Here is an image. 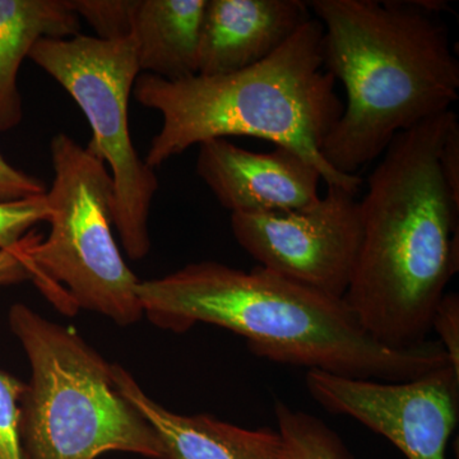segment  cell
<instances>
[{"mask_svg":"<svg viewBox=\"0 0 459 459\" xmlns=\"http://www.w3.org/2000/svg\"><path fill=\"white\" fill-rule=\"evenodd\" d=\"M453 110L395 135L360 201L362 238L343 301L374 340L403 350L429 341L459 267V201L440 169Z\"/></svg>","mask_w":459,"mask_h":459,"instance_id":"1","label":"cell"},{"mask_svg":"<svg viewBox=\"0 0 459 459\" xmlns=\"http://www.w3.org/2000/svg\"><path fill=\"white\" fill-rule=\"evenodd\" d=\"M143 316L184 333L195 325L228 329L268 360L338 377L406 382L448 367L437 341L388 349L362 328L343 299L329 298L262 267L190 263L161 279L140 281Z\"/></svg>","mask_w":459,"mask_h":459,"instance_id":"2","label":"cell"},{"mask_svg":"<svg viewBox=\"0 0 459 459\" xmlns=\"http://www.w3.org/2000/svg\"><path fill=\"white\" fill-rule=\"evenodd\" d=\"M325 27V68L342 82L346 105L322 146L343 175L385 153L395 135L453 110L459 62L440 14L443 0H312Z\"/></svg>","mask_w":459,"mask_h":459,"instance_id":"3","label":"cell"},{"mask_svg":"<svg viewBox=\"0 0 459 459\" xmlns=\"http://www.w3.org/2000/svg\"><path fill=\"white\" fill-rule=\"evenodd\" d=\"M323 36L325 27L313 16L276 53L241 71L180 81L138 75L132 95L162 117L144 162L155 170L195 144L258 138L303 156L327 186L358 195L360 177L341 174L322 155L344 108L325 68Z\"/></svg>","mask_w":459,"mask_h":459,"instance_id":"4","label":"cell"},{"mask_svg":"<svg viewBox=\"0 0 459 459\" xmlns=\"http://www.w3.org/2000/svg\"><path fill=\"white\" fill-rule=\"evenodd\" d=\"M9 328L31 369L21 401L23 459H98L108 452L169 459L159 435L115 385L113 364L72 329L22 303Z\"/></svg>","mask_w":459,"mask_h":459,"instance_id":"5","label":"cell"},{"mask_svg":"<svg viewBox=\"0 0 459 459\" xmlns=\"http://www.w3.org/2000/svg\"><path fill=\"white\" fill-rule=\"evenodd\" d=\"M50 155V231L45 238L36 232L27 250L31 282L65 316L86 309L123 327L135 325L143 316L141 280L115 241L110 172L65 133L51 138Z\"/></svg>","mask_w":459,"mask_h":459,"instance_id":"6","label":"cell"},{"mask_svg":"<svg viewBox=\"0 0 459 459\" xmlns=\"http://www.w3.org/2000/svg\"><path fill=\"white\" fill-rule=\"evenodd\" d=\"M29 59L72 96L89 120L92 137L86 148L104 162L113 180L114 229L126 255L141 261L151 249L148 220L159 179L138 155L129 132V99L141 74L135 41L81 33L41 39Z\"/></svg>","mask_w":459,"mask_h":459,"instance_id":"7","label":"cell"},{"mask_svg":"<svg viewBox=\"0 0 459 459\" xmlns=\"http://www.w3.org/2000/svg\"><path fill=\"white\" fill-rule=\"evenodd\" d=\"M301 210L231 214L232 234L259 267L329 298L343 299L362 238L356 193L329 186Z\"/></svg>","mask_w":459,"mask_h":459,"instance_id":"8","label":"cell"},{"mask_svg":"<svg viewBox=\"0 0 459 459\" xmlns=\"http://www.w3.org/2000/svg\"><path fill=\"white\" fill-rule=\"evenodd\" d=\"M307 391L323 409L383 435L409 459H446L459 415V376L451 365L406 382L307 371Z\"/></svg>","mask_w":459,"mask_h":459,"instance_id":"9","label":"cell"},{"mask_svg":"<svg viewBox=\"0 0 459 459\" xmlns=\"http://www.w3.org/2000/svg\"><path fill=\"white\" fill-rule=\"evenodd\" d=\"M195 170L231 214L286 212L320 199L318 169L286 147L256 153L223 138L207 141L199 144Z\"/></svg>","mask_w":459,"mask_h":459,"instance_id":"10","label":"cell"},{"mask_svg":"<svg viewBox=\"0 0 459 459\" xmlns=\"http://www.w3.org/2000/svg\"><path fill=\"white\" fill-rule=\"evenodd\" d=\"M312 17L300 0H207L198 74H232L267 59Z\"/></svg>","mask_w":459,"mask_h":459,"instance_id":"11","label":"cell"},{"mask_svg":"<svg viewBox=\"0 0 459 459\" xmlns=\"http://www.w3.org/2000/svg\"><path fill=\"white\" fill-rule=\"evenodd\" d=\"M113 377L120 394L159 435L169 459H289L279 430L240 428L207 413L172 412L148 397L122 365L113 364Z\"/></svg>","mask_w":459,"mask_h":459,"instance_id":"12","label":"cell"},{"mask_svg":"<svg viewBox=\"0 0 459 459\" xmlns=\"http://www.w3.org/2000/svg\"><path fill=\"white\" fill-rule=\"evenodd\" d=\"M80 30L68 0H0V133L22 122L17 77L33 45L41 39L74 38Z\"/></svg>","mask_w":459,"mask_h":459,"instance_id":"13","label":"cell"},{"mask_svg":"<svg viewBox=\"0 0 459 459\" xmlns=\"http://www.w3.org/2000/svg\"><path fill=\"white\" fill-rule=\"evenodd\" d=\"M207 0H137L132 36L141 72L168 81L198 74L199 39Z\"/></svg>","mask_w":459,"mask_h":459,"instance_id":"14","label":"cell"},{"mask_svg":"<svg viewBox=\"0 0 459 459\" xmlns=\"http://www.w3.org/2000/svg\"><path fill=\"white\" fill-rule=\"evenodd\" d=\"M274 413L289 459H351L342 440L322 420L280 401Z\"/></svg>","mask_w":459,"mask_h":459,"instance_id":"15","label":"cell"},{"mask_svg":"<svg viewBox=\"0 0 459 459\" xmlns=\"http://www.w3.org/2000/svg\"><path fill=\"white\" fill-rule=\"evenodd\" d=\"M137 0H68L69 7L83 17L101 40H123L132 36Z\"/></svg>","mask_w":459,"mask_h":459,"instance_id":"16","label":"cell"},{"mask_svg":"<svg viewBox=\"0 0 459 459\" xmlns=\"http://www.w3.org/2000/svg\"><path fill=\"white\" fill-rule=\"evenodd\" d=\"M50 213L47 193L0 204V249H17L38 223L48 222Z\"/></svg>","mask_w":459,"mask_h":459,"instance_id":"17","label":"cell"},{"mask_svg":"<svg viewBox=\"0 0 459 459\" xmlns=\"http://www.w3.org/2000/svg\"><path fill=\"white\" fill-rule=\"evenodd\" d=\"M26 383L0 369V459H23L21 401Z\"/></svg>","mask_w":459,"mask_h":459,"instance_id":"18","label":"cell"},{"mask_svg":"<svg viewBox=\"0 0 459 459\" xmlns=\"http://www.w3.org/2000/svg\"><path fill=\"white\" fill-rule=\"evenodd\" d=\"M431 331L439 336V342L448 355L453 370L459 376V296L448 292L435 310Z\"/></svg>","mask_w":459,"mask_h":459,"instance_id":"19","label":"cell"},{"mask_svg":"<svg viewBox=\"0 0 459 459\" xmlns=\"http://www.w3.org/2000/svg\"><path fill=\"white\" fill-rule=\"evenodd\" d=\"M47 192L44 181L18 170L0 153V204L36 197Z\"/></svg>","mask_w":459,"mask_h":459,"instance_id":"20","label":"cell"},{"mask_svg":"<svg viewBox=\"0 0 459 459\" xmlns=\"http://www.w3.org/2000/svg\"><path fill=\"white\" fill-rule=\"evenodd\" d=\"M35 234L36 230L33 229L17 249H0V286L18 285L31 281L27 250Z\"/></svg>","mask_w":459,"mask_h":459,"instance_id":"21","label":"cell"}]
</instances>
